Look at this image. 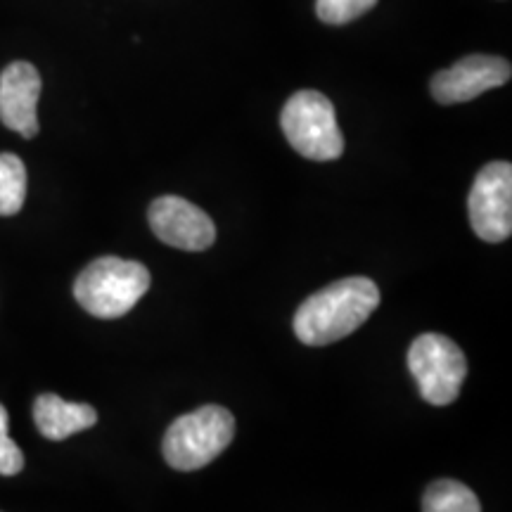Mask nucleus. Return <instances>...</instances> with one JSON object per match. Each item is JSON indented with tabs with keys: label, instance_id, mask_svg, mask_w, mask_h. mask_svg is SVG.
<instances>
[{
	"label": "nucleus",
	"instance_id": "nucleus-1",
	"mask_svg": "<svg viewBox=\"0 0 512 512\" xmlns=\"http://www.w3.org/2000/svg\"><path fill=\"white\" fill-rule=\"evenodd\" d=\"M380 306V290L370 278L337 280L311 294L294 313V335L306 347H325L361 328Z\"/></svg>",
	"mask_w": 512,
	"mask_h": 512
},
{
	"label": "nucleus",
	"instance_id": "nucleus-2",
	"mask_svg": "<svg viewBox=\"0 0 512 512\" xmlns=\"http://www.w3.org/2000/svg\"><path fill=\"white\" fill-rule=\"evenodd\" d=\"M150 271L138 261L102 256L88 264L74 283V297L95 318H121L145 297Z\"/></svg>",
	"mask_w": 512,
	"mask_h": 512
},
{
	"label": "nucleus",
	"instance_id": "nucleus-3",
	"mask_svg": "<svg viewBox=\"0 0 512 512\" xmlns=\"http://www.w3.org/2000/svg\"><path fill=\"white\" fill-rule=\"evenodd\" d=\"M233 437V413L223 406H202L171 422L164 434L162 451L174 470L192 472L219 458Z\"/></svg>",
	"mask_w": 512,
	"mask_h": 512
},
{
	"label": "nucleus",
	"instance_id": "nucleus-4",
	"mask_svg": "<svg viewBox=\"0 0 512 512\" xmlns=\"http://www.w3.org/2000/svg\"><path fill=\"white\" fill-rule=\"evenodd\" d=\"M280 126L294 152L313 162H332L344 152L335 107L318 91H299L285 102Z\"/></svg>",
	"mask_w": 512,
	"mask_h": 512
},
{
	"label": "nucleus",
	"instance_id": "nucleus-5",
	"mask_svg": "<svg viewBox=\"0 0 512 512\" xmlns=\"http://www.w3.org/2000/svg\"><path fill=\"white\" fill-rule=\"evenodd\" d=\"M408 368L418 380L422 399L432 406H448L458 399L467 377V361L451 337L425 332L408 349Z\"/></svg>",
	"mask_w": 512,
	"mask_h": 512
},
{
	"label": "nucleus",
	"instance_id": "nucleus-6",
	"mask_svg": "<svg viewBox=\"0 0 512 512\" xmlns=\"http://www.w3.org/2000/svg\"><path fill=\"white\" fill-rule=\"evenodd\" d=\"M470 223L477 238L484 242H505L512 233V166L491 162L479 171L472 183Z\"/></svg>",
	"mask_w": 512,
	"mask_h": 512
},
{
	"label": "nucleus",
	"instance_id": "nucleus-7",
	"mask_svg": "<svg viewBox=\"0 0 512 512\" xmlns=\"http://www.w3.org/2000/svg\"><path fill=\"white\" fill-rule=\"evenodd\" d=\"M147 221L164 245L183 252H202L216 240V226L207 211L178 195L157 197L147 211Z\"/></svg>",
	"mask_w": 512,
	"mask_h": 512
},
{
	"label": "nucleus",
	"instance_id": "nucleus-8",
	"mask_svg": "<svg viewBox=\"0 0 512 512\" xmlns=\"http://www.w3.org/2000/svg\"><path fill=\"white\" fill-rule=\"evenodd\" d=\"M512 67L496 55H467L453 67L434 74L430 83L432 98L439 105H458L484 95L491 88H501L510 81Z\"/></svg>",
	"mask_w": 512,
	"mask_h": 512
},
{
	"label": "nucleus",
	"instance_id": "nucleus-9",
	"mask_svg": "<svg viewBox=\"0 0 512 512\" xmlns=\"http://www.w3.org/2000/svg\"><path fill=\"white\" fill-rule=\"evenodd\" d=\"M41 74L31 62H12L0 74V121L22 138L38 133Z\"/></svg>",
	"mask_w": 512,
	"mask_h": 512
},
{
	"label": "nucleus",
	"instance_id": "nucleus-10",
	"mask_svg": "<svg viewBox=\"0 0 512 512\" xmlns=\"http://www.w3.org/2000/svg\"><path fill=\"white\" fill-rule=\"evenodd\" d=\"M34 422L46 439L64 441L72 434L91 430L98 422V413L88 403H72L57 394H41L34 401Z\"/></svg>",
	"mask_w": 512,
	"mask_h": 512
},
{
	"label": "nucleus",
	"instance_id": "nucleus-11",
	"mask_svg": "<svg viewBox=\"0 0 512 512\" xmlns=\"http://www.w3.org/2000/svg\"><path fill=\"white\" fill-rule=\"evenodd\" d=\"M422 512H482V505L470 486L456 479H439L427 486L422 496Z\"/></svg>",
	"mask_w": 512,
	"mask_h": 512
},
{
	"label": "nucleus",
	"instance_id": "nucleus-12",
	"mask_svg": "<svg viewBox=\"0 0 512 512\" xmlns=\"http://www.w3.org/2000/svg\"><path fill=\"white\" fill-rule=\"evenodd\" d=\"M27 200V166L12 152H0V216H15Z\"/></svg>",
	"mask_w": 512,
	"mask_h": 512
},
{
	"label": "nucleus",
	"instance_id": "nucleus-13",
	"mask_svg": "<svg viewBox=\"0 0 512 512\" xmlns=\"http://www.w3.org/2000/svg\"><path fill=\"white\" fill-rule=\"evenodd\" d=\"M377 5V0H316V15L320 22L342 27L363 17Z\"/></svg>",
	"mask_w": 512,
	"mask_h": 512
},
{
	"label": "nucleus",
	"instance_id": "nucleus-14",
	"mask_svg": "<svg viewBox=\"0 0 512 512\" xmlns=\"http://www.w3.org/2000/svg\"><path fill=\"white\" fill-rule=\"evenodd\" d=\"M8 425V411H5V406L0 403V475L15 477L24 470V453L19 451V446L10 439Z\"/></svg>",
	"mask_w": 512,
	"mask_h": 512
}]
</instances>
